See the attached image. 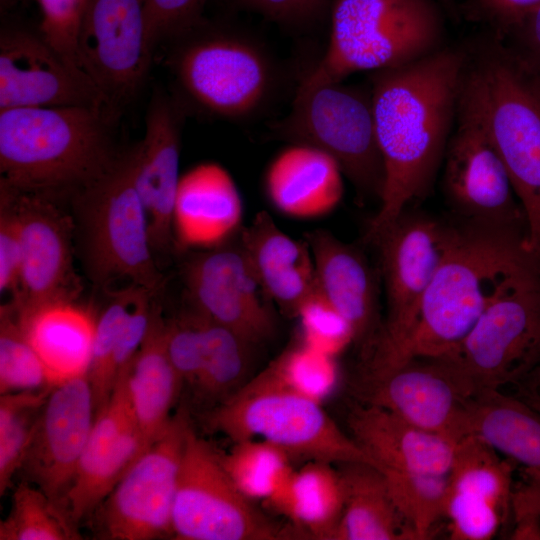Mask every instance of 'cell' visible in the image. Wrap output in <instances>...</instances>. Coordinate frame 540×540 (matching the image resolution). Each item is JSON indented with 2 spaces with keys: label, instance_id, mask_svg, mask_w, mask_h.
Segmentation results:
<instances>
[{
  "label": "cell",
  "instance_id": "1f68e13d",
  "mask_svg": "<svg viewBox=\"0 0 540 540\" xmlns=\"http://www.w3.org/2000/svg\"><path fill=\"white\" fill-rule=\"evenodd\" d=\"M467 432L516 464L540 470V411L523 398L477 392L467 402Z\"/></svg>",
  "mask_w": 540,
  "mask_h": 540
},
{
  "label": "cell",
  "instance_id": "7bdbcfd3",
  "mask_svg": "<svg viewBox=\"0 0 540 540\" xmlns=\"http://www.w3.org/2000/svg\"><path fill=\"white\" fill-rule=\"evenodd\" d=\"M41 10L39 32L66 60L81 68L78 38L88 0H36Z\"/></svg>",
  "mask_w": 540,
  "mask_h": 540
},
{
  "label": "cell",
  "instance_id": "ba28073f",
  "mask_svg": "<svg viewBox=\"0 0 540 540\" xmlns=\"http://www.w3.org/2000/svg\"><path fill=\"white\" fill-rule=\"evenodd\" d=\"M79 212L86 271L100 286L124 278L152 295L163 286L138 192L131 150L73 196Z\"/></svg>",
  "mask_w": 540,
  "mask_h": 540
},
{
  "label": "cell",
  "instance_id": "f35d334b",
  "mask_svg": "<svg viewBox=\"0 0 540 540\" xmlns=\"http://www.w3.org/2000/svg\"><path fill=\"white\" fill-rule=\"evenodd\" d=\"M381 473L413 539H429L434 525L443 517L447 475L398 471Z\"/></svg>",
  "mask_w": 540,
  "mask_h": 540
},
{
  "label": "cell",
  "instance_id": "e0dca14e",
  "mask_svg": "<svg viewBox=\"0 0 540 540\" xmlns=\"http://www.w3.org/2000/svg\"><path fill=\"white\" fill-rule=\"evenodd\" d=\"M106 108L88 74L70 63L39 30L6 25L0 33V110L24 107Z\"/></svg>",
  "mask_w": 540,
  "mask_h": 540
},
{
  "label": "cell",
  "instance_id": "8992f818",
  "mask_svg": "<svg viewBox=\"0 0 540 540\" xmlns=\"http://www.w3.org/2000/svg\"><path fill=\"white\" fill-rule=\"evenodd\" d=\"M443 8L437 0H334L326 50L298 86L341 82L438 51L445 46Z\"/></svg>",
  "mask_w": 540,
  "mask_h": 540
},
{
  "label": "cell",
  "instance_id": "4fadbf2b",
  "mask_svg": "<svg viewBox=\"0 0 540 540\" xmlns=\"http://www.w3.org/2000/svg\"><path fill=\"white\" fill-rule=\"evenodd\" d=\"M442 186L460 221L524 231V210L484 122L462 85L442 163Z\"/></svg>",
  "mask_w": 540,
  "mask_h": 540
},
{
  "label": "cell",
  "instance_id": "277c9868",
  "mask_svg": "<svg viewBox=\"0 0 540 540\" xmlns=\"http://www.w3.org/2000/svg\"><path fill=\"white\" fill-rule=\"evenodd\" d=\"M463 89L476 106L524 210L540 261V76L488 34L466 48Z\"/></svg>",
  "mask_w": 540,
  "mask_h": 540
},
{
  "label": "cell",
  "instance_id": "f1b7e54d",
  "mask_svg": "<svg viewBox=\"0 0 540 540\" xmlns=\"http://www.w3.org/2000/svg\"><path fill=\"white\" fill-rule=\"evenodd\" d=\"M11 309L53 386L87 374L97 322L90 310L71 299Z\"/></svg>",
  "mask_w": 540,
  "mask_h": 540
},
{
  "label": "cell",
  "instance_id": "7c38bea8",
  "mask_svg": "<svg viewBox=\"0 0 540 540\" xmlns=\"http://www.w3.org/2000/svg\"><path fill=\"white\" fill-rule=\"evenodd\" d=\"M179 540H276L300 534L253 505L227 473L220 454L188 428L172 514Z\"/></svg>",
  "mask_w": 540,
  "mask_h": 540
},
{
  "label": "cell",
  "instance_id": "9a60e30c",
  "mask_svg": "<svg viewBox=\"0 0 540 540\" xmlns=\"http://www.w3.org/2000/svg\"><path fill=\"white\" fill-rule=\"evenodd\" d=\"M154 50L144 0H88L78 38V60L115 118L143 86Z\"/></svg>",
  "mask_w": 540,
  "mask_h": 540
},
{
  "label": "cell",
  "instance_id": "6da1fadb",
  "mask_svg": "<svg viewBox=\"0 0 540 540\" xmlns=\"http://www.w3.org/2000/svg\"><path fill=\"white\" fill-rule=\"evenodd\" d=\"M466 48L444 46L421 59L373 72L369 88L384 184L365 241L379 237L431 189L452 134Z\"/></svg>",
  "mask_w": 540,
  "mask_h": 540
},
{
  "label": "cell",
  "instance_id": "f907efd6",
  "mask_svg": "<svg viewBox=\"0 0 540 540\" xmlns=\"http://www.w3.org/2000/svg\"><path fill=\"white\" fill-rule=\"evenodd\" d=\"M520 475L513 486L511 517L520 513L540 516V470L522 466Z\"/></svg>",
  "mask_w": 540,
  "mask_h": 540
},
{
  "label": "cell",
  "instance_id": "30bf717a",
  "mask_svg": "<svg viewBox=\"0 0 540 540\" xmlns=\"http://www.w3.org/2000/svg\"><path fill=\"white\" fill-rule=\"evenodd\" d=\"M475 394L522 385L540 368V261L533 257L448 356Z\"/></svg>",
  "mask_w": 540,
  "mask_h": 540
},
{
  "label": "cell",
  "instance_id": "f546056e",
  "mask_svg": "<svg viewBox=\"0 0 540 540\" xmlns=\"http://www.w3.org/2000/svg\"><path fill=\"white\" fill-rule=\"evenodd\" d=\"M132 410L147 448L165 431L182 387L166 347V321L156 306L147 335L127 369Z\"/></svg>",
  "mask_w": 540,
  "mask_h": 540
},
{
  "label": "cell",
  "instance_id": "74e56055",
  "mask_svg": "<svg viewBox=\"0 0 540 540\" xmlns=\"http://www.w3.org/2000/svg\"><path fill=\"white\" fill-rule=\"evenodd\" d=\"M51 388L0 396V494L11 486L20 470L41 409Z\"/></svg>",
  "mask_w": 540,
  "mask_h": 540
},
{
  "label": "cell",
  "instance_id": "d590c367",
  "mask_svg": "<svg viewBox=\"0 0 540 540\" xmlns=\"http://www.w3.org/2000/svg\"><path fill=\"white\" fill-rule=\"evenodd\" d=\"M220 456L234 484L251 501L268 502L294 470L286 452L261 439L234 442Z\"/></svg>",
  "mask_w": 540,
  "mask_h": 540
},
{
  "label": "cell",
  "instance_id": "4dcf8cb0",
  "mask_svg": "<svg viewBox=\"0 0 540 540\" xmlns=\"http://www.w3.org/2000/svg\"><path fill=\"white\" fill-rule=\"evenodd\" d=\"M266 503L285 516L301 536L335 540L344 507L340 471L329 462L308 461L294 469Z\"/></svg>",
  "mask_w": 540,
  "mask_h": 540
},
{
  "label": "cell",
  "instance_id": "5b68a950",
  "mask_svg": "<svg viewBox=\"0 0 540 540\" xmlns=\"http://www.w3.org/2000/svg\"><path fill=\"white\" fill-rule=\"evenodd\" d=\"M167 64L185 107L229 121L260 115L276 95L280 72L266 46L244 32L205 21L174 41Z\"/></svg>",
  "mask_w": 540,
  "mask_h": 540
},
{
  "label": "cell",
  "instance_id": "5bb4252c",
  "mask_svg": "<svg viewBox=\"0 0 540 540\" xmlns=\"http://www.w3.org/2000/svg\"><path fill=\"white\" fill-rule=\"evenodd\" d=\"M189 427L186 411L179 410L96 508L93 515L99 538L173 537V507Z\"/></svg>",
  "mask_w": 540,
  "mask_h": 540
},
{
  "label": "cell",
  "instance_id": "7dc6e473",
  "mask_svg": "<svg viewBox=\"0 0 540 540\" xmlns=\"http://www.w3.org/2000/svg\"><path fill=\"white\" fill-rule=\"evenodd\" d=\"M21 243L17 218L5 192L0 190V291L15 296L21 270Z\"/></svg>",
  "mask_w": 540,
  "mask_h": 540
},
{
  "label": "cell",
  "instance_id": "836d02e7",
  "mask_svg": "<svg viewBox=\"0 0 540 540\" xmlns=\"http://www.w3.org/2000/svg\"><path fill=\"white\" fill-rule=\"evenodd\" d=\"M192 315L202 339L201 367L193 390L198 400L212 409L246 383L253 346L232 330L194 310Z\"/></svg>",
  "mask_w": 540,
  "mask_h": 540
},
{
  "label": "cell",
  "instance_id": "9f6ffc18",
  "mask_svg": "<svg viewBox=\"0 0 540 540\" xmlns=\"http://www.w3.org/2000/svg\"><path fill=\"white\" fill-rule=\"evenodd\" d=\"M444 9H453L455 5V0H437Z\"/></svg>",
  "mask_w": 540,
  "mask_h": 540
},
{
  "label": "cell",
  "instance_id": "60d3db41",
  "mask_svg": "<svg viewBox=\"0 0 540 540\" xmlns=\"http://www.w3.org/2000/svg\"><path fill=\"white\" fill-rule=\"evenodd\" d=\"M334 358L301 340L284 350L268 368L290 387L321 402L336 382Z\"/></svg>",
  "mask_w": 540,
  "mask_h": 540
},
{
  "label": "cell",
  "instance_id": "db71d44e",
  "mask_svg": "<svg viewBox=\"0 0 540 540\" xmlns=\"http://www.w3.org/2000/svg\"><path fill=\"white\" fill-rule=\"evenodd\" d=\"M25 0H0L1 11L11 8L12 6L21 3Z\"/></svg>",
  "mask_w": 540,
  "mask_h": 540
},
{
  "label": "cell",
  "instance_id": "ab89813d",
  "mask_svg": "<svg viewBox=\"0 0 540 540\" xmlns=\"http://www.w3.org/2000/svg\"><path fill=\"white\" fill-rule=\"evenodd\" d=\"M42 360L9 304L0 309V394L52 388Z\"/></svg>",
  "mask_w": 540,
  "mask_h": 540
},
{
  "label": "cell",
  "instance_id": "484cf974",
  "mask_svg": "<svg viewBox=\"0 0 540 540\" xmlns=\"http://www.w3.org/2000/svg\"><path fill=\"white\" fill-rule=\"evenodd\" d=\"M351 437L381 471L447 475L456 441L361 402L347 416Z\"/></svg>",
  "mask_w": 540,
  "mask_h": 540
},
{
  "label": "cell",
  "instance_id": "f6af8a7d",
  "mask_svg": "<svg viewBox=\"0 0 540 540\" xmlns=\"http://www.w3.org/2000/svg\"><path fill=\"white\" fill-rule=\"evenodd\" d=\"M166 347L181 381L193 389L202 361V339L192 313L166 321Z\"/></svg>",
  "mask_w": 540,
  "mask_h": 540
},
{
  "label": "cell",
  "instance_id": "d6986e66",
  "mask_svg": "<svg viewBox=\"0 0 540 540\" xmlns=\"http://www.w3.org/2000/svg\"><path fill=\"white\" fill-rule=\"evenodd\" d=\"M362 402L458 441L467 432V402L475 394L461 371L445 358H415L385 376L361 381Z\"/></svg>",
  "mask_w": 540,
  "mask_h": 540
},
{
  "label": "cell",
  "instance_id": "3957f363",
  "mask_svg": "<svg viewBox=\"0 0 540 540\" xmlns=\"http://www.w3.org/2000/svg\"><path fill=\"white\" fill-rule=\"evenodd\" d=\"M104 108L24 107L0 110V183L55 198L73 196L119 158Z\"/></svg>",
  "mask_w": 540,
  "mask_h": 540
},
{
  "label": "cell",
  "instance_id": "9c48e42d",
  "mask_svg": "<svg viewBox=\"0 0 540 540\" xmlns=\"http://www.w3.org/2000/svg\"><path fill=\"white\" fill-rule=\"evenodd\" d=\"M287 141L314 146L340 165L362 198L380 199L384 169L369 86L329 82L297 86L289 112L271 125Z\"/></svg>",
  "mask_w": 540,
  "mask_h": 540
},
{
  "label": "cell",
  "instance_id": "ac0fdd59",
  "mask_svg": "<svg viewBox=\"0 0 540 540\" xmlns=\"http://www.w3.org/2000/svg\"><path fill=\"white\" fill-rule=\"evenodd\" d=\"M183 280L195 312L232 330L252 346L273 336L272 302L239 242L193 256L184 266Z\"/></svg>",
  "mask_w": 540,
  "mask_h": 540
},
{
  "label": "cell",
  "instance_id": "52a82bcc",
  "mask_svg": "<svg viewBox=\"0 0 540 540\" xmlns=\"http://www.w3.org/2000/svg\"><path fill=\"white\" fill-rule=\"evenodd\" d=\"M206 424L233 442L261 439L303 461L332 464L372 459L344 433L321 402L290 387L268 367L208 410Z\"/></svg>",
  "mask_w": 540,
  "mask_h": 540
},
{
  "label": "cell",
  "instance_id": "f5cc1de1",
  "mask_svg": "<svg viewBox=\"0 0 540 540\" xmlns=\"http://www.w3.org/2000/svg\"><path fill=\"white\" fill-rule=\"evenodd\" d=\"M519 387L522 397L540 399V368Z\"/></svg>",
  "mask_w": 540,
  "mask_h": 540
},
{
  "label": "cell",
  "instance_id": "cb8c5ba5",
  "mask_svg": "<svg viewBox=\"0 0 540 540\" xmlns=\"http://www.w3.org/2000/svg\"><path fill=\"white\" fill-rule=\"evenodd\" d=\"M317 288L352 329L364 360L374 348L383 320L379 276L364 253L324 229L306 233Z\"/></svg>",
  "mask_w": 540,
  "mask_h": 540
},
{
  "label": "cell",
  "instance_id": "c3c4849f",
  "mask_svg": "<svg viewBox=\"0 0 540 540\" xmlns=\"http://www.w3.org/2000/svg\"><path fill=\"white\" fill-rule=\"evenodd\" d=\"M540 0H462L465 15L483 24L489 33L501 37Z\"/></svg>",
  "mask_w": 540,
  "mask_h": 540
},
{
  "label": "cell",
  "instance_id": "b9f144b4",
  "mask_svg": "<svg viewBox=\"0 0 540 540\" xmlns=\"http://www.w3.org/2000/svg\"><path fill=\"white\" fill-rule=\"evenodd\" d=\"M296 317L302 339L311 347L335 357L354 342L351 327L318 288L303 302Z\"/></svg>",
  "mask_w": 540,
  "mask_h": 540
},
{
  "label": "cell",
  "instance_id": "603a6c76",
  "mask_svg": "<svg viewBox=\"0 0 540 540\" xmlns=\"http://www.w3.org/2000/svg\"><path fill=\"white\" fill-rule=\"evenodd\" d=\"M186 109L163 91H155L145 115L142 140L131 149L135 183L148 215L154 252L174 243L173 209L179 172L181 126Z\"/></svg>",
  "mask_w": 540,
  "mask_h": 540
},
{
  "label": "cell",
  "instance_id": "4316f807",
  "mask_svg": "<svg viewBox=\"0 0 540 540\" xmlns=\"http://www.w3.org/2000/svg\"><path fill=\"white\" fill-rule=\"evenodd\" d=\"M238 242L269 300L285 314L296 317L317 288L307 241L292 238L267 212L260 211L241 228Z\"/></svg>",
  "mask_w": 540,
  "mask_h": 540
},
{
  "label": "cell",
  "instance_id": "11a10c76",
  "mask_svg": "<svg viewBox=\"0 0 540 540\" xmlns=\"http://www.w3.org/2000/svg\"><path fill=\"white\" fill-rule=\"evenodd\" d=\"M523 398L525 401H527L532 407L540 411V399L538 398Z\"/></svg>",
  "mask_w": 540,
  "mask_h": 540
},
{
  "label": "cell",
  "instance_id": "ee69618b",
  "mask_svg": "<svg viewBox=\"0 0 540 540\" xmlns=\"http://www.w3.org/2000/svg\"><path fill=\"white\" fill-rule=\"evenodd\" d=\"M209 0H144L148 37L156 46L172 42L204 22Z\"/></svg>",
  "mask_w": 540,
  "mask_h": 540
},
{
  "label": "cell",
  "instance_id": "44dd1931",
  "mask_svg": "<svg viewBox=\"0 0 540 540\" xmlns=\"http://www.w3.org/2000/svg\"><path fill=\"white\" fill-rule=\"evenodd\" d=\"M515 462L479 436L456 442L443 517L452 540H489L511 517Z\"/></svg>",
  "mask_w": 540,
  "mask_h": 540
},
{
  "label": "cell",
  "instance_id": "bcb514c9",
  "mask_svg": "<svg viewBox=\"0 0 540 540\" xmlns=\"http://www.w3.org/2000/svg\"><path fill=\"white\" fill-rule=\"evenodd\" d=\"M333 2L334 0H234L237 7L290 28L316 24L329 16Z\"/></svg>",
  "mask_w": 540,
  "mask_h": 540
},
{
  "label": "cell",
  "instance_id": "8d00e7d4",
  "mask_svg": "<svg viewBox=\"0 0 540 540\" xmlns=\"http://www.w3.org/2000/svg\"><path fill=\"white\" fill-rule=\"evenodd\" d=\"M142 288L131 287L114 292L97 317L87 378L92 390L95 413L108 402L117 378L114 358L118 341L131 308Z\"/></svg>",
  "mask_w": 540,
  "mask_h": 540
},
{
  "label": "cell",
  "instance_id": "d6a6232c",
  "mask_svg": "<svg viewBox=\"0 0 540 540\" xmlns=\"http://www.w3.org/2000/svg\"><path fill=\"white\" fill-rule=\"evenodd\" d=\"M339 471L344 507L335 540L413 539L376 467L351 462L341 464Z\"/></svg>",
  "mask_w": 540,
  "mask_h": 540
},
{
  "label": "cell",
  "instance_id": "2e32d148",
  "mask_svg": "<svg viewBox=\"0 0 540 540\" xmlns=\"http://www.w3.org/2000/svg\"><path fill=\"white\" fill-rule=\"evenodd\" d=\"M0 190L14 209L22 253L11 307L22 310L52 300H75L79 284L73 267L71 219L55 198L18 191L3 183Z\"/></svg>",
  "mask_w": 540,
  "mask_h": 540
},
{
  "label": "cell",
  "instance_id": "ffe728a7",
  "mask_svg": "<svg viewBox=\"0 0 540 540\" xmlns=\"http://www.w3.org/2000/svg\"><path fill=\"white\" fill-rule=\"evenodd\" d=\"M86 375L54 385L41 409L20 471L67 511L66 498L95 420Z\"/></svg>",
  "mask_w": 540,
  "mask_h": 540
},
{
  "label": "cell",
  "instance_id": "83f0119b",
  "mask_svg": "<svg viewBox=\"0 0 540 540\" xmlns=\"http://www.w3.org/2000/svg\"><path fill=\"white\" fill-rule=\"evenodd\" d=\"M338 162L314 146L291 142L270 162L264 189L272 205L283 214L311 219L333 211L344 193Z\"/></svg>",
  "mask_w": 540,
  "mask_h": 540
},
{
  "label": "cell",
  "instance_id": "e575fe53",
  "mask_svg": "<svg viewBox=\"0 0 540 540\" xmlns=\"http://www.w3.org/2000/svg\"><path fill=\"white\" fill-rule=\"evenodd\" d=\"M69 512L44 491L24 480L14 489L8 515L0 522V540H78Z\"/></svg>",
  "mask_w": 540,
  "mask_h": 540
},
{
  "label": "cell",
  "instance_id": "d4e9b609",
  "mask_svg": "<svg viewBox=\"0 0 540 540\" xmlns=\"http://www.w3.org/2000/svg\"><path fill=\"white\" fill-rule=\"evenodd\" d=\"M243 204L237 184L220 164L203 162L181 174L173 209L179 249H212L239 233Z\"/></svg>",
  "mask_w": 540,
  "mask_h": 540
},
{
  "label": "cell",
  "instance_id": "816d5d0a",
  "mask_svg": "<svg viewBox=\"0 0 540 540\" xmlns=\"http://www.w3.org/2000/svg\"><path fill=\"white\" fill-rule=\"evenodd\" d=\"M512 540H540V516L533 513L512 515Z\"/></svg>",
  "mask_w": 540,
  "mask_h": 540
},
{
  "label": "cell",
  "instance_id": "8fae6325",
  "mask_svg": "<svg viewBox=\"0 0 540 540\" xmlns=\"http://www.w3.org/2000/svg\"><path fill=\"white\" fill-rule=\"evenodd\" d=\"M453 231V223L406 210L374 244L379 249L386 314L374 348L362 360V380H375L392 370Z\"/></svg>",
  "mask_w": 540,
  "mask_h": 540
},
{
  "label": "cell",
  "instance_id": "7a4b0ae2",
  "mask_svg": "<svg viewBox=\"0 0 540 540\" xmlns=\"http://www.w3.org/2000/svg\"><path fill=\"white\" fill-rule=\"evenodd\" d=\"M533 257L524 231L455 223L411 333L390 372L415 358L452 353L489 303Z\"/></svg>",
  "mask_w": 540,
  "mask_h": 540
},
{
  "label": "cell",
  "instance_id": "681fc988",
  "mask_svg": "<svg viewBox=\"0 0 540 540\" xmlns=\"http://www.w3.org/2000/svg\"><path fill=\"white\" fill-rule=\"evenodd\" d=\"M497 38L522 64L540 76V4Z\"/></svg>",
  "mask_w": 540,
  "mask_h": 540
},
{
  "label": "cell",
  "instance_id": "7402d4cb",
  "mask_svg": "<svg viewBox=\"0 0 540 540\" xmlns=\"http://www.w3.org/2000/svg\"><path fill=\"white\" fill-rule=\"evenodd\" d=\"M127 369L119 374L108 402L95 415L67 494V509L77 525L93 514L148 449L128 396Z\"/></svg>",
  "mask_w": 540,
  "mask_h": 540
}]
</instances>
